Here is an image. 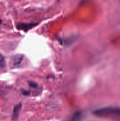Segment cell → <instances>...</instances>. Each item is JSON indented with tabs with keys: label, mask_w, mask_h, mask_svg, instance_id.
Segmentation results:
<instances>
[{
	"label": "cell",
	"mask_w": 120,
	"mask_h": 121,
	"mask_svg": "<svg viewBox=\"0 0 120 121\" xmlns=\"http://www.w3.org/2000/svg\"><path fill=\"white\" fill-rule=\"evenodd\" d=\"M93 114L98 117L109 119L114 121H120V107L102 108L93 112Z\"/></svg>",
	"instance_id": "obj_1"
},
{
	"label": "cell",
	"mask_w": 120,
	"mask_h": 121,
	"mask_svg": "<svg viewBox=\"0 0 120 121\" xmlns=\"http://www.w3.org/2000/svg\"><path fill=\"white\" fill-rule=\"evenodd\" d=\"M37 25V23H18L17 25V29L27 31L35 27Z\"/></svg>",
	"instance_id": "obj_2"
},
{
	"label": "cell",
	"mask_w": 120,
	"mask_h": 121,
	"mask_svg": "<svg viewBox=\"0 0 120 121\" xmlns=\"http://www.w3.org/2000/svg\"><path fill=\"white\" fill-rule=\"evenodd\" d=\"M24 56L22 54H16L13 57L12 59V63L14 66H18L23 60Z\"/></svg>",
	"instance_id": "obj_3"
},
{
	"label": "cell",
	"mask_w": 120,
	"mask_h": 121,
	"mask_svg": "<svg viewBox=\"0 0 120 121\" xmlns=\"http://www.w3.org/2000/svg\"><path fill=\"white\" fill-rule=\"evenodd\" d=\"M21 104H19L18 105H16V106L14 107V110H13V113H12V119L14 121H16V119L18 118L19 113H20V111L21 110Z\"/></svg>",
	"instance_id": "obj_4"
},
{
	"label": "cell",
	"mask_w": 120,
	"mask_h": 121,
	"mask_svg": "<svg viewBox=\"0 0 120 121\" xmlns=\"http://www.w3.org/2000/svg\"><path fill=\"white\" fill-rule=\"evenodd\" d=\"M82 118V113L81 111H78L73 114L69 121H81Z\"/></svg>",
	"instance_id": "obj_5"
},
{
	"label": "cell",
	"mask_w": 120,
	"mask_h": 121,
	"mask_svg": "<svg viewBox=\"0 0 120 121\" xmlns=\"http://www.w3.org/2000/svg\"><path fill=\"white\" fill-rule=\"evenodd\" d=\"M5 66V58L1 54H0V67H4Z\"/></svg>",
	"instance_id": "obj_6"
},
{
	"label": "cell",
	"mask_w": 120,
	"mask_h": 121,
	"mask_svg": "<svg viewBox=\"0 0 120 121\" xmlns=\"http://www.w3.org/2000/svg\"><path fill=\"white\" fill-rule=\"evenodd\" d=\"M28 85H29L31 87H32V88H35V87H37V84L32 81L28 82Z\"/></svg>",
	"instance_id": "obj_7"
},
{
	"label": "cell",
	"mask_w": 120,
	"mask_h": 121,
	"mask_svg": "<svg viewBox=\"0 0 120 121\" xmlns=\"http://www.w3.org/2000/svg\"><path fill=\"white\" fill-rule=\"evenodd\" d=\"M21 92H22V95H28L29 94V91H26V90H24V89L21 90Z\"/></svg>",
	"instance_id": "obj_8"
},
{
	"label": "cell",
	"mask_w": 120,
	"mask_h": 121,
	"mask_svg": "<svg viewBox=\"0 0 120 121\" xmlns=\"http://www.w3.org/2000/svg\"><path fill=\"white\" fill-rule=\"evenodd\" d=\"M1 22H2V20H1V19H0V24H1Z\"/></svg>",
	"instance_id": "obj_9"
}]
</instances>
